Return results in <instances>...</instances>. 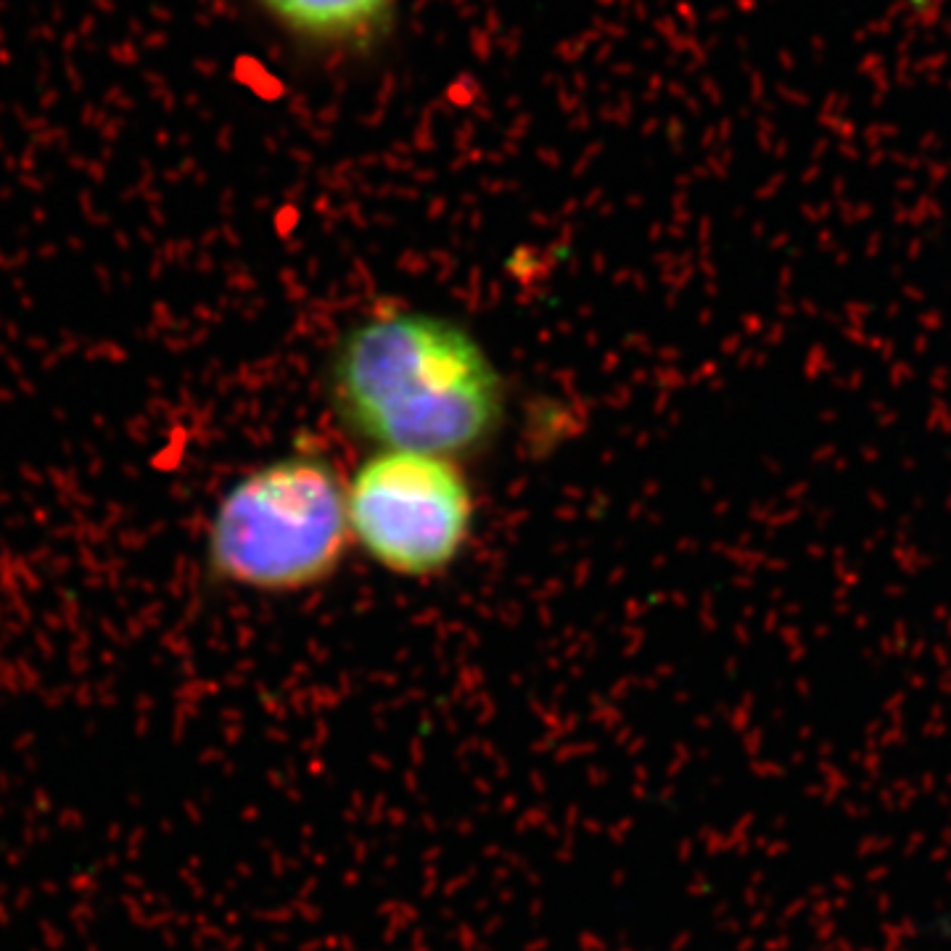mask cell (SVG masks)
<instances>
[{
  "mask_svg": "<svg viewBox=\"0 0 951 951\" xmlns=\"http://www.w3.org/2000/svg\"><path fill=\"white\" fill-rule=\"evenodd\" d=\"M341 426L378 452L458 463L497 439L505 384L479 341L455 320L386 312L352 325L328 362Z\"/></svg>",
  "mask_w": 951,
  "mask_h": 951,
  "instance_id": "obj_1",
  "label": "cell"
},
{
  "mask_svg": "<svg viewBox=\"0 0 951 951\" xmlns=\"http://www.w3.org/2000/svg\"><path fill=\"white\" fill-rule=\"evenodd\" d=\"M347 484L320 455L291 452L222 494L207 526L209 582L294 595L328 582L347 553Z\"/></svg>",
  "mask_w": 951,
  "mask_h": 951,
  "instance_id": "obj_2",
  "label": "cell"
},
{
  "mask_svg": "<svg viewBox=\"0 0 951 951\" xmlns=\"http://www.w3.org/2000/svg\"><path fill=\"white\" fill-rule=\"evenodd\" d=\"M349 534L386 571L442 574L471 537L473 494L458 463L421 452H376L347 484Z\"/></svg>",
  "mask_w": 951,
  "mask_h": 951,
  "instance_id": "obj_3",
  "label": "cell"
},
{
  "mask_svg": "<svg viewBox=\"0 0 951 951\" xmlns=\"http://www.w3.org/2000/svg\"><path fill=\"white\" fill-rule=\"evenodd\" d=\"M275 32L320 59L354 61L389 40L402 0H249Z\"/></svg>",
  "mask_w": 951,
  "mask_h": 951,
  "instance_id": "obj_4",
  "label": "cell"
}]
</instances>
